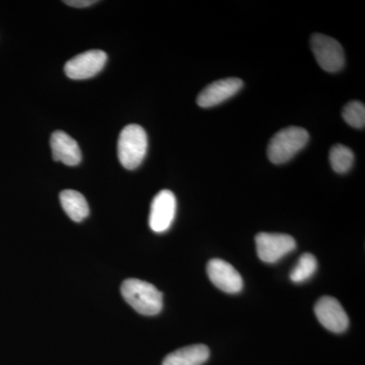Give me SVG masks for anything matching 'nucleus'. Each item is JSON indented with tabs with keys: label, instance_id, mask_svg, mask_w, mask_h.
Instances as JSON below:
<instances>
[{
	"label": "nucleus",
	"instance_id": "1a4fd4ad",
	"mask_svg": "<svg viewBox=\"0 0 365 365\" xmlns=\"http://www.w3.org/2000/svg\"><path fill=\"white\" fill-rule=\"evenodd\" d=\"M206 270L211 282L227 294H239L244 287L241 274L227 261L212 259L208 262Z\"/></svg>",
	"mask_w": 365,
	"mask_h": 365
},
{
	"label": "nucleus",
	"instance_id": "0eeeda50",
	"mask_svg": "<svg viewBox=\"0 0 365 365\" xmlns=\"http://www.w3.org/2000/svg\"><path fill=\"white\" fill-rule=\"evenodd\" d=\"M177 211L176 196L170 190H162L150 206V227L155 232H165L174 222Z\"/></svg>",
	"mask_w": 365,
	"mask_h": 365
},
{
	"label": "nucleus",
	"instance_id": "9b49d317",
	"mask_svg": "<svg viewBox=\"0 0 365 365\" xmlns=\"http://www.w3.org/2000/svg\"><path fill=\"white\" fill-rule=\"evenodd\" d=\"M50 145H51L52 155L54 160L74 167L81 162V148L76 140H74L71 136L63 131L53 132L51 139H50Z\"/></svg>",
	"mask_w": 365,
	"mask_h": 365
},
{
	"label": "nucleus",
	"instance_id": "dca6fc26",
	"mask_svg": "<svg viewBox=\"0 0 365 365\" xmlns=\"http://www.w3.org/2000/svg\"><path fill=\"white\" fill-rule=\"evenodd\" d=\"M343 119L348 125L357 129H364L365 125V107L364 103L353 101L343 109Z\"/></svg>",
	"mask_w": 365,
	"mask_h": 365
},
{
	"label": "nucleus",
	"instance_id": "f03ea898",
	"mask_svg": "<svg viewBox=\"0 0 365 365\" xmlns=\"http://www.w3.org/2000/svg\"><path fill=\"white\" fill-rule=\"evenodd\" d=\"M309 140V132L302 127L289 126L278 131L268 144L269 160L282 165L292 160Z\"/></svg>",
	"mask_w": 365,
	"mask_h": 365
},
{
	"label": "nucleus",
	"instance_id": "ddd939ff",
	"mask_svg": "<svg viewBox=\"0 0 365 365\" xmlns=\"http://www.w3.org/2000/svg\"><path fill=\"white\" fill-rule=\"evenodd\" d=\"M60 203L66 215L76 222H83L90 215L85 196L76 190H64L60 193Z\"/></svg>",
	"mask_w": 365,
	"mask_h": 365
},
{
	"label": "nucleus",
	"instance_id": "4468645a",
	"mask_svg": "<svg viewBox=\"0 0 365 365\" xmlns=\"http://www.w3.org/2000/svg\"><path fill=\"white\" fill-rule=\"evenodd\" d=\"M331 167L338 174H346L351 170L354 163V153L347 146L343 144H336L330 150L329 155Z\"/></svg>",
	"mask_w": 365,
	"mask_h": 365
},
{
	"label": "nucleus",
	"instance_id": "f8f14e48",
	"mask_svg": "<svg viewBox=\"0 0 365 365\" xmlns=\"http://www.w3.org/2000/svg\"><path fill=\"white\" fill-rule=\"evenodd\" d=\"M210 355L207 346L196 344L180 348L163 359V365H202Z\"/></svg>",
	"mask_w": 365,
	"mask_h": 365
},
{
	"label": "nucleus",
	"instance_id": "f257e3e1",
	"mask_svg": "<svg viewBox=\"0 0 365 365\" xmlns=\"http://www.w3.org/2000/svg\"><path fill=\"white\" fill-rule=\"evenodd\" d=\"M121 294L129 306L143 316H155L162 312L163 294L146 281L130 278L121 285Z\"/></svg>",
	"mask_w": 365,
	"mask_h": 365
},
{
	"label": "nucleus",
	"instance_id": "20e7f679",
	"mask_svg": "<svg viewBox=\"0 0 365 365\" xmlns=\"http://www.w3.org/2000/svg\"><path fill=\"white\" fill-rule=\"evenodd\" d=\"M311 48L317 62L324 71L334 73L344 67V50L337 40L323 34H314Z\"/></svg>",
	"mask_w": 365,
	"mask_h": 365
},
{
	"label": "nucleus",
	"instance_id": "7ed1b4c3",
	"mask_svg": "<svg viewBox=\"0 0 365 365\" xmlns=\"http://www.w3.org/2000/svg\"><path fill=\"white\" fill-rule=\"evenodd\" d=\"M148 134L140 125L130 124L121 131L118 140V158L125 169L134 170L148 153Z\"/></svg>",
	"mask_w": 365,
	"mask_h": 365
},
{
	"label": "nucleus",
	"instance_id": "6e6552de",
	"mask_svg": "<svg viewBox=\"0 0 365 365\" xmlns=\"http://www.w3.org/2000/svg\"><path fill=\"white\" fill-rule=\"evenodd\" d=\"M314 314L319 323L331 332H345L349 326V319L344 309L332 297H321L314 306Z\"/></svg>",
	"mask_w": 365,
	"mask_h": 365
},
{
	"label": "nucleus",
	"instance_id": "9d476101",
	"mask_svg": "<svg viewBox=\"0 0 365 365\" xmlns=\"http://www.w3.org/2000/svg\"><path fill=\"white\" fill-rule=\"evenodd\" d=\"M244 86V81L237 78H228L215 81L206 86L197 97V105L201 108H211L222 104Z\"/></svg>",
	"mask_w": 365,
	"mask_h": 365
},
{
	"label": "nucleus",
	"instance_id": "2eb2a0df",
	"mask_svg": "<svg viewBox=\"0 0 365 365\" xmlns=\"http://www.w3.org/2000/svg\"><path fill=\"white\" fill-rule=\"evenodd\" d=\"M317 268H318V262L314 255L309 253L302 255L290 272V279L295 283L304 282L316 273Z\"/></svg>",
	"mask_w": 365,
	"mask_h": 365
},
{
	"label": "nucleus",
	"instance_id": "423d86ee",
	"mask_svg": "<svg viewBox=\"0 0 365 365\" xmlns=\"http://www.w3.org/2000/svg\"><path fill=\"white\" fill-rule=\"evenodd\" d=\"M107 59V54L102 50H90L67 61L64 72L69 78L76 81L93 78L102 71Z\"/></svg>",
	"mask_w": 365,
	"mask_h": 365
},
{
	"label": "nucleus",
	"instance_id": "39448f33",
	"mask_svg": "<svg viewBox=\"0 0 365 365\" xmlns=\"http://www.w3.org/2000/svg\"><path fill=\"white\" fill-rule=\"evenodd\" d=\"M255 240L259 258L269 264L279 261L297 247L294 237L288 235L260 232Z\"/></svg>",
	"mask_w": 365,
	"mask_h": 365
},
{
	"label": "nucleus",
	"instance_id": "f3484780",
	"mask_svg": "<svg viewBox=\"0 0 365 365\" xmlns=\"http://www.w3.org/2000/svg\"><path fill=\"white\" fill-rule=\"evenodd\" d=\"M96 0H67L64 4L73 7H88L96 4Z\"/></svg>",
	"mask_w": 365,
	"mask_h": 365
}]
</instances>
